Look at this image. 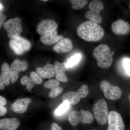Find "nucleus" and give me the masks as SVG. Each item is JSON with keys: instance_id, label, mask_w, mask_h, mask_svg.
<instances>
[{"instance_id": "f257e3e1", "label": "nucleus", "mask_w": 130, "mask_h": 130, "mask_svg": "<svg viewBox=\"0 0 130 130\" xmlns=\"http://www.w3.org/2000/svg\"><path fill=\"white\" fill-rule=\"evenodd\" d=\"M77 34L83 40L88 42H97L101 40L105 31L101 26L94 21L89 20L79 25Z\"/></svg>"}, {"instance_id": "f03ea898", "label": "nucleus", "mask_w": 130, "mask_h": 130, "mask_svg": "<svg viewBox=\"0 0 130 130\" xmlns=\"http://www.w3.org/2000/svg\"><path fill=\"white\" fill-rule=\"evenodd\" d=\"M114 51H111L108 46L100 44L94 48L93 56L97 61L98 67L102 68H107L111 66L113 61Z\"/></svg>"}, {"instance_id": "7ed1b4c3", "label": "nucleus", "mask_w": 130, "mask_h": 130, "mask_svg": "<svg viewBox=\"0 0 130 130\" xmlns=\"http://www.w3.org/2000/svg\"><path fill=\"white\" fill-rule=\"evenodd\" d=\"M93 112L98 123L102 125L106 124L108 117L107 104L106 100L101 99L97 101L93 106Z\"/></svg>"}, {"instance_id": "20e7f679", "label": "nucleus", "mask_w": 130, "mask_h": 130, "mask_svg": "<svg viewBox=\"0 0 130 130\" xmlns=\"http://www.w3.org/2000/svg\"><path fill=\"white\" fill-rule=\"evenodd\" d=\"M70 124L76 126L79 122L83 124H90L93 122L94 117L90 112L81 109L80 111H73L71 112L68 118Z\"/></svg>"}, {"instance_id": "39448f33", "label": "nucleus", "mask_w": 130, "mask_h": 130, "mask_svg": "<svg viewBox=\"0 0 130 130\" xmlns=\"http://www.w3.org/2000/svg\"><path fill=\"white\" fill-rule=\"evenodd\" d=\"M104 6L103 3L101 1L98 0L92 1L89 4L90 11L85 13V17L90 20L96 23H101L102 19L100 15V12L104 9Z\"/></svg>"}, {"instance_id": "423d86ee", "label": "nucleus", "mask_w": 130, "mask_h": 130, "mask_svg": "<svg viewBox=\"0 0 130 130\" xmlns=\"http://www.w3.org/2000/svg\"><path fill=\"white\" fill-rule=\"evenodd\" d=\"M9 45L12 51L18 55H21L29 50L31 46L30 42L19 36L11 39Z\"/></svg>"}, {"instance_id": "0eeeda50", "label": "nucleus", "mask_w": 130, "mask_h": 130, "mask_svg": "<svg viewBox=\"0 0 130 130\" xmlns=\"http://www.w3.org/2000/svg\"><path fill=\"white\" fill-rule=\"evenodd\" d=\"M100 88L107 99L111 100H118L121 97L122 93L118 86L112 85L108 81L103 80L100 84Z\"/></svg>"}, {"instance_id": "6e6552de", "label": "nucleus", "mask_w": 130, "mask_h": 130, "mask_svg": "<svg viewBox=\"0 0 130 130\" xmlns=\"http://www.w3.org/2000/svg\"><path fill=\"white\" fill-rule=\"evenodd\" d=\"M22 20L18 18L11 19L5 22L3 26L7 32L8 36L10 39L16 37L22 32Z\"/></svg>"}, {"instance_id": "1a4fd4ad", "label": "nucleus", "mask_w": 130, "mask_h": 130, "mask_svg": "<svg viewBox=\"0 0 130 130\" xmlns=\"http://www.w3.org/2000/svg\"><path fill=\"white\" fill-rule=\"evenodd\" d=\"M28 67V63L26 61L16 59L12 61L10 67L12 83H16L18 78L19 73L25 71Z\"/></svg>"}, {"instance_id": "9d476101", "label": "nucleus", "mask_w": 130, "mask_h": 130, "mask_svg": "<svg viewBox=\"0 0 130 130\" xmlns=\"http://www.w3.org/2000/svg\"><path fill=\"white\" fill-rule=\"evenodd\" d=\"M107 130H124L125 125L123 119L118 112L112 111L108 114Z\"/></svg>"}, {"instance_id": "9b49d317", "label": "nucleus", "mask_w": 130, "mask_h": 130, "mask_svg": "<svg viewBox=\"0 0 130 130\" xmlns=\"http://www.w3.org/2000/svg\"><path fill=\"white\" fill-rule=\"evenodd\" d=\"M58 28V25L52 19H46L42 20L38 24L36 30L40 35H43L48 32L55 31Z\"/></svg>"}, {"instance_id": "f8f14e48", "label": "nucleus", "mask_w": 130, "mask_h": 130, "mask_svg": "<svg viewBox=\"0 0 130 130\" xmlns=\"http://www.w3.org/2000/svg\"><path fill=\"white\" fill-rule=\"evenodd\" d=\"M31 102V100L29 98H18L12 104L10 109L16 113H24L27 111L28 106Z\"/></svg>"}, {"instance_id": "ddd939ff", "label": "nucleus", "mask_w": 130, "mask_h": 130, "mask_svg": "<svg viewBox=\"0 0 130 130\" xmlns=\"http://www.w3.org/2000/svg\"><path fill=\"white\" fill-rule=\"evenodd\" d=\"M111 28L113 32L116 35H125L130 31L129 24L121 19L118 20L113 22Z\"/></svg>"}, {"instance_id": "4468645a", "label": "nucleus", "mask_w": 130, "mask_h": 130, "mask_svg": "<svg viewBox=\"0 0 130 130\" xmlns=\"http://www.w3.org/2000/svg\"><path fill=\"white\" fill-rule=\"evenodd\" d=\"M73 45L69 38H63L55 45L53 48L54 51L58 53L61 54L70 52L72 49Z\"/></svg>"}, {"instance_id": "2eb2a0df", "label": "nucleus", "mask_w": 130, "mask_h": 130, "mask_svg": "<svg viewBox=\"0 0 130 130\" xmlns=\"http://www.w3.org/2000/svg\"><path fill=\"white\" fill-rule=\"evenodd\" d=\"M55 77L56 79L63 82H67L68 79L66 72L68 70L66 63H60L56 61L54 63Z\"/></svg>"}, {"instance_id": "dca6fc26", "label": "nucleus", "mask_w": 130, "mask_h": 130, "mask_svg": "<svg viewBox=\"0 0 130 130\" xmlns=\"http://www.w3.org/2000/svg\"><path fill=\"white\" fill-rule=\"evenodd\" d=\"M48 62L43 67H37L36 69V72L43 78H52L55 74L54 66L49 64Z\"/></svg>"}, {"instance_id": "f3484780", "label": "nucleus", "mask_w": 130, "mask_h": 130, "mask_svg": "<svg viewBox=\"0 0 130 130\" xmlns=\"http://www.w3.org/2000/svg\"><path fill=\"white\" fill-rule=\"evenodd\" d=\"M62 39L63 36L57 35L56 30L42 35L40 38L41 42L43 44L47 45L54 44Z\"/></svg>"}, {"instance_id": "a211bd4d", "label": "nucleus", "mask_w": 130, "mask_h": 130, "mask_svg": "<svg viewBox=\"0 0 130 130\" xmlns=\"http://www.w3.org/2000/svg\"><path fill=\"white\" fill-rule=\"evenodd\" d=\"M20 124L19 120L16 118H5L0 120V129L3 130H15Z\"/></svg>"}, {"instance_id": "6ab92c4d", "label": "nucleus", "mask_w": 130, "mask_h": 130, "mask_svg": "<svg viewBox=\"0 0 130 130\" xmlns=\"http://www.w3.org/2000/svg\"><path fill=\"white\" fill-rule=\"evenodd\" d=\"M11 80L10 67L7 63L2 64L1 68V73L0 75V83L6 85H9Z\"/></svg>"}, {"instance_id": "aec40b11", "label": "nucleus", "mask_w": 130, "mask_h": 130, "mask_svg": "<svg viewBox=\"0 0 130 130\" xmlns=\"http://www.w3.org/2000/svg\"><path fill=\"white\" fill-rule=\"evenodd\" d=\"M63 102L67 101L71 105H75L79 103L81 98L77 91H69L62 96Z\"/></svg>"}, {"instance_id": "412c9836", "label": "nucleus", "mask_w": 130, "mask_h": 130, "mask_svg": "<svg viewBox=\"0 0 130 130\" xmlns=\"http://www.w3.org/2000/svg\"><path fill=\"white\" fill-rule=\"evenodd\" d=\"M70 104L67 101L63 102L55 110V113L57 116H60L64 113L69 109Z\"/></svg>"}, {"instance_id": "4be33fe9", "label": "nucleus", "mask_w": 130, "mask_h": 130, "mask_svg": "<svg viewBox=\"0 0 130 130\" xmlns=\"http://www.w3.org/2000/svg\"><path fill=\"white\" fill-rule=\"evenodd\" d=\"M72 8L74 9H82L84 7L88 2L87 0H71Z\"/></svg>"}, {"instance_id": "5701e85b", "label": "nucleus", "mask_w": 130, "mask_h": 130, "mask_svg": "<svg viewBox=\"0 0 130 130\" xmlns=\"http://www.w3.org/2000/svg\"><path fill=\"white\" fill-rule=\"evenodd\" d=\"M81 59L80 54H78L72 56L66 63V66L69 69L74 67L79 62Z\"/></svg>"}, {"instance_id": "b1692460", "label": "nucleus", "mask_w": 130, "mask_h": 130, "mask_svg": "<svg viewBox=\"0 0 130 130\" xmlns=\"http://www.w3.org/2000/svg\"><path fill=\"white\" fill-rule=\"evenodd\" d=\"M20 82L22 85L26 86V89L29 90V91L34 88L35 85L29 77L26 76H23L21 78Z\"/></svg>"}, {"instance_id": "393cba45", "label": "nucleus", "mask_w": 130, "mask_h": 130, "mask_svg": "<svg viewBox=\"0 0 130 130\" xmlns=\"http://www.w3.org/2000/svg\"><path fill=\"white\" fill-rule=\"evenodd\" d=\"M60 85L59 81L56 79H49L44 83L43 86L44 88L49 89L50 90L59 87Z\"/></svg>"}, {"instance_id": "a878e982", "label": "nucleus", "mask_w": 130, "mask_h": 130, "mask_svg": "<svg viewBox=\"0 0 130 130\" xmlns=\"http://www.w3.org/2000/svg\"><path fill=\"white\" fill-rule=\"evenodd\" d=\"M89 91L88 86L86 85H84L81 86L76 91L81 99L86 97L88 94Z\"/></svg>"}, {"instance_id": "bb28decb", "label": "nucleus", "mask_w": 130, "mask_h": 130, "mask_svg": "<svg viewBox=\"0 0 130 130\" xmlns=\"http://www.w3.org/2000/svg\"><path fill=\"white\" fill-rule=\"evenodd\" d=\"M29 78L35 84H40L42 83V78L36 72H31Z\"/></svg>"}, {"instance_id": "cd10ccee", "label": "nucleus", "mask_w": 130, "mask_h": 130, "mask_svg": "<svg viewBox=\"0 0 130 130\" xmlns=\"http://www.w3.org/2000/svg\"><path fill=\"white\" fill-rule=\"evenodd\" d=\"M62 90H63V88L60 86L51 89L49 93L48 96L50 98H54L56 97L61 93Z\"/></svg>"}, {"instance_id": "c85d7f7f", "label": "nucleus", "mask_w": 130, "mask_h": 130, "mask_svg": "<svg viewBox=\"0 0 130 130\" xmlns=\"http://www.w3.org/2000/svg\"><path fill=\"white\" fill-rule=\"evenodd\" d=\"M123 65L126 72L129 76H130V59L126 58L123 60Z\"/></svg>"}, {"instance_id": "c756f323", "label": "nucleus", "mask_w": 130, "mask_h": 130, "mask_svg": "<svg viewBox=\"0 0 130 130\" xmlns=\"http://www.w3.org/2000/svg\"><path fill=\"white\" fill-rule=\"evenodd\" d=\"M6 18L7 16L5 14L2 13H0V27H1L5 23Z\"/></svg>"}, {"instance_id": "7c9ffc66", "label": "nucleus", "mask_w": 130, "mask_h": 130, "mask_svg": "<svg viewBox=\"0 0 130 130\" xmlns=\"http://www.w3.org/2000/svg\"><path fill=\"white\" fill-rule=\"evenodd\" d=\"M50 130H62V129L58 124L55 123H53L51 124Z\"/></svg>"}, {"instance_id": "2f4dec72", "label": "nucleus", "mask_w": 130, "mask_h": 130, "mask_svg": "<svg viewBox=\"0 0 130 130\" xmlns=\"http://www.w3.org/2000/svg\"><path fill=\"white\" fill-rule=\"evenodd\" d=\"M7 112V109L4 106H0V116H3Z\"/></svg>"}, {"instance_id": "473e14b6", "label": "nucleus", "mask_w": 130, "mask_h": 130, "mask_svg": "<svg viewBox=\"0 0 130 130\" xmlns=\"http://www.w3.org/2000/svg\"><path fill=\"white\" fill-rule=\"evenodd\" d=\"M6 100L5 98L2 96H0V106H4L6 104Z\"/></svg>"}, {"instance_id": "72a5a7b5", "label": "nucleus", "mask_w": 130, "mask_h": 130, "mask_svg": "<svg viewBox=\"0 0 130 130\" xmlns=\"http://www.w3.org/2000/svg\"><path fill=\"white\" fill-rule=\"evenodd\" d=\"M5 88V84L2 83H0V89L1 90L4 89Z\"/></svg>"}, {"instance_id": "f704fd0d", "label": "nucleus", "mask_w": 130, "mask_h": 130, "mask_svg": "<svg viewBox=\"0 0 130 130\" xmlns=\"http://www.w3.org/2000/svg\"><path fill=\"white\" fill-rule=\"evenodd\" d=\"M42 2H47L48 1H47V0H42Z\"/></svg>"}, {"instance_id": "c9c22d12", "label": "nucleus", "mask_w": 130, "mask_h": 130, "mask_svg": "<svg viewBox=\"0 0 130 130\" xmlns=\"http://www.w3.org/2000/svg\"><path fill=\"white\" fill-rule=\"evenodd\" d=\"M128 98H129V100L130 101V94H129V97H128Z\"/></svg>"}, {"instance_id": "e433bc0d", "label": "nucleus", "mask_w": 130, "mask_h": 130, "mask_svg": "<svg viewBox=\"0 0 130 130\" xmlns=\"http://www.w3.org/2000/svg\"><path fill=\"white\" fill-rule=\"evenodd\" d=\"M129 7H130V5H129Z\"/></svg>"}, {"instance_id": "4c0bfd02", "label": "nucleus", "mask_w": 130, "mask_h": 130, "mask_svg": "<svg viewBox=\"0 0 130 130\" xmlns=\"http://www.w3.org/2000/svg\"></svg>"}]
</instances>
